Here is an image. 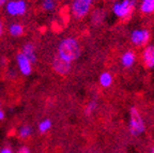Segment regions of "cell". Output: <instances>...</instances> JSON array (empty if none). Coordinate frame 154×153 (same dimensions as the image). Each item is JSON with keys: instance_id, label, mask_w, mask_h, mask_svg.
Instances as JSON below:
<instances>
[{"instance_id": "16", "label": "cell", "mask_w": 154, "mask_h": 153, "mask_svg": "<svg viewBox=\"0 0 154 153\" xmlns=\"http://www.w3.org/2000/svg\"><path fill=\"white\" fill-rule=\"evenodd\" d=\"M140 9H141L142 13H144V14L153 13L154 12V0H142Z\"/></svg>"}, {"instance_id": "4", "label": "cell", "mask_w": 154, "mask_h": 153, "mask_svg": "<svg viewBox=\"0 0 154 153\" xmlns=\"http://www.w3.org/2000/svg\"><path fill=\"white\" fill-rule=\"evenodd\" d=\"M93 0H73L72 14L76 19H82L89 14Z\"/></svg>"}, {"instance_id": "2", "label": "cell", "mask_w": 154, "mask_h": 153, "mask_svg": "<svg viewBox=\"0 0 154 153\" xmlns=\"http://www.w3.org/2000/svg\"><path fill=\"white\" fill-rule=\"evenodd\" d=\"M130 133L132 136L137 137L143 134L146 131V123L143 121L141 114L136 107H131L130 109V122H128Z\"/></svg>"}, {"instance_id": "22", "label": "cell", "mask_w": 154, "mask_h": 153, "mask_svg": "<svg viewBox=\"0 0 154 153\" xmlns=\"http://www.w3.org/2000/svg\"><path fill=\"white\" fill-rule=\"evenodd\" d=\"M3 33H5V24H3V22L0 19V39L2 38Z\"/></svg>"}, {"instance_id": "23", "label": "cell", "mask_w": 154, "mask_h": 153, "mask_svg": "<svg viewBox=\"0 0 154 153\" xmlns=\"http://www.w3.org/2000/svg\"><path fill=\"white\" fill-rule=\"evenodd\" d=\"M5 110L2 109V106H1V102H0V121H2V120H5Z\"/></svg>"}, {"instance_id": "3", "label": "cell", "mask_w": 154, "mask_h": 153, "mask_svg": "<svg viewBox=\"0 0 154 153\" xmlns=\"http://www.w3.org/2000/svg\"><path fill=\"white\" fill-rule=\"evenodd\" d=\"M3 8L9 16H23L28 11V3L26 0H8Z\"/></svg>"}, {"instance_id": "1", "label": "cell", "mask_w": 154, "mask_h": 153, "mask_svg": "<svg viewBox=\"0 0 154 153\" xmlns=\"http://www.w3.org/2000/svg\"><path fill=\"white\" fill-rule=\"evenodd\" d=\"M82 54V47L79 42L75 38H64L59 42L57 49V56L62 58L67 62H74L79 58Z\"/></svg>"}, {"instance_id": "25", "label": "cell", "mask_w": 154, "mask_h": 153, "mask_svg": "<svg viewBox=\"0 0 154 153\" xmlns=\"http://www.w3.org/2000/svg\"><path fill=\"white\" fill-rule=\"evenodd\" d=\"M150 153H154V145H153V147L151 148V150H150Z\"/></svg>"}, {"instance_id": "19", "label": "cell", "mask_w": 154, "mask_h": 153, "mask_svg": "<svg viewBox=\"0 0 154 153\" xmlns=\"http://www.w3.org/2000/svg\"><path fill=\"white\" fill-rule=\"evenodd\" d=\"M104 19V15L102 14L101 11H95V12L92 14V23L94 25H100Z\"/></svg>"}, {"instance_id": "14", "label": "cell", "mask_w": 154, "mask_h": 153, "mask_svg": "<svg viewBox=\"0 0 154 153\" xmlns=\"http://www.w3.org/2000/svg\"><path fill=\"white\" fill-rule=\"evenodd\" d=\"M100 84H101L102 87H105V88H108L112 85L113 81V77L110 73L108 72H104L100 75Z\"/></svg>"}, {"instance_id": "10", "label": "cell", "mask_w": 154, "mask_h": 153, "mask_svg": "<svg viewBox=\"0 0 154 153\" xmlns=\"http://www.w3.org/2000/svg\"><path fill=\"white\" fill-rule=\"evenodd\" d=\"M22 53L31 61L32 64L38 61V57H36V54H35V46L32 43H30V42H28V43L23 45Z\"/></svg>"}, {"instance_id": "11", "label": "cell", "mask_w": 154, "mask_h": 153, "mask_svg": "<svg viewBox=\"0 0 154 153\" xmlns=\"http://www.w3.org/2000/svg\"><path fill=\"white\" fill-rule=\"evenodd\" d=\"M8 32L13 38H20L25 33V27L20 23H17V22L11 23L9 25V27H8Z\"/></svg>"}, {"instance_id": "13", "label": "cell", "mask_w": 154, "mask_h": 153, "mask_svg": "<svg viewBox=\"0 0 154 153\" xmlns=\"http://www.w3.org/2000/svg\"><path fill=\"white\" fill-rule=\"evenodd\" d=\"M32 134H33V129H32L31 125H28V124L22 125L18 130V136L19 138L22 139L30 138Z\"/></svg>"}, {"instance_id": "12", "label": "cell", "mask_w": 154, "mask_h": 153, "mask_svg": "<svg viewBox=\"0 0 154 153\" xmlns=\"http://www.w3.org/2000/svg\"><path fill=\"white\" fill-rule=\"evenodd\" d=\"M135 60H136V56L133 52L128 50L126 53H124L122 55V58H121V63L124 67H131L134 65Z\"/></svg>"}, {"instance_id": "9", "label": "cell", "mask_w": 154, "mask_h": 153, "mask_svg": "<svg viewBox=\"0 0 154 153\" xmlns=\"http://www.w3.org/2000/svg\"><path fill=\"white\" fill-rule=\"evenodd\" d=\"M143 64L148 69L154 67V46H147L142 54Z\"/></svg>"}, {"instance_id": "17", "label": "cell", "mask_w": 154, "mask_h": 153, "mask_svg": "<svg viewBox=\"0 0 154 153\" xmlns=\"http://www.w3.org/2000/svg\"><path fill=\"white\" fill-rule=\"evenodd\" d=\"M41 5L45 12H54L57 8V1L56 0H42Z\"/></svg>"}, {"instance_id": "20", "label": "cell", "mask_w": 154, "mask_h": 153, "mask_svg": "<svg viewBox=\"0 0 154 153\" xmlns=\"http://www.w3.org/2000/svg\"><path fill=\"white\" fill-rule=\"evenodd\" d=\"M16 153H31V151H30V149H29V147L27 146H22L20 148L17 150Z\"/></svg>"}, {"instance_id": "6", "label": "cell", "mask_w": 154, "mask_h": 153, "mask_svg": "<svg viewBox=\"0 0 154 153\" xmlns=\"http://www.w3.org/2000/svg\"><path fill=\"white\" fill-rule=\"evenodd\" d=\"M15 60H16V65H17V69L18 71L20 72V74L24 75V76H30L32 73V62L22 52H19V53L16 54V57H15Z\"/></svg>"}, {"instance_id": "8", "label": "cell", "mask_w": 154, "mask_h": 153, "mask_svg": "<svg viewBox=\"0 0 154 153\" xmlns=\"http://www.w3.org/2000/svg\"><path fill=\"white\" fill-rule=\"evenodd\" d=\"M150 40V32L143 29L134 30L131 34V41L136 46H143L149 42Z\"/></svg>"}, {"instance_id": "18", "label": "cell", "mask_w": 154, "mask_h": 153, "mask_svg": "<svg viewBox=\"0 0 154 153\" xmlns=\"http://www.w3.org/2000/svg\"><path fill=\"white\" fill-rule=\"evenodd\" d=\"M96 108H97V103H96L95 101H90L88 105L86 106V108H85V115L91 116L96 110Z\"/></svg>"}, {"instance_id": "5", "label": "cell", "mask_w": 154, "mask_h": 153, "mask_svg": "<svg viewBox=\"0 0 154 153\" xmlns=\"http://www.w3.org/2000/svg\"><path fill=\"white\" fill-rule=\"evenodd\" d=\"M135 8L134 0H123L122 2H118L113 5L112 12L116 16L120 18H128L132 15Z\"/></svg>"}, {"instance_id": "15", "label": "cell", "mask_w": 154, "mask_h": 153, "mask_svg": "<svg viewBox=\"0 0 154 153\" xmlns=\"http://www.w3.org/2000/svg\"><path fill=\"white\" fill-rule=\"evenodd\" d=\"M53 127V122L51 119H44L42 120L38 125V130L41 134H45L48 131H51V129Z\"/></svg>"}, {"instance_id": "21", "label": "cell", "mask_w": 154, "mask_h": 153, "mask_svg": "<svg viewBox=\"0 0 154 153\" xmlns=\"http://www.w3.org/2000/svg\"><path fill=\"white\" fill-rule=\"evenodd\" d=\"M0 153H14V152H13V149L11 148V147L5 146L0 149Z\"/></svg>"}, {"instance_id": "7", "label": "cell", "mask_w": 154, "mask_h": 153, "mask_svg": "<svg viewBox=\"0 0 154 153\" xmlns=\"http://www.w3.org/2000/svg\"><path fill=\"white\" fill-rule=\"evenodd\" d=\"M51 67H53L54 72L56 74L60 75V76H65L71 72L72 63L67 62V61L63 60L62 58L56 56V57H54L53 62H51Z\"/></svg>"}, {"instance_id": "24", "label": "cell", "mask_w": 154, "mask_h": 153, "mask_svg": "<svg viewBox=\"0 0 154 153\" xmlns=\"http://www.w3.org/2000/svg\"><path fill=\"white\" fill-rule=\"evenodd\" d=\"M8 2V0H0V9L5 7V5Z\"/></svg>"}]
</instances>
